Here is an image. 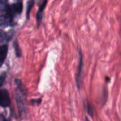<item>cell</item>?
<instances>
[{"label": "cell", "mask_w": 121, "mask_h": 121, "mask_svg": "<svg viewBox=\"0 0 121 121\" xmlns=\"http://www.w3.org/2000/svg\"><path fill=\"white\" fill-rule=\"evenodd\" d=\"M35 4V0H28L27 2V6H26V20H29V16H30V12Z\"/></svg>", "instance_id": "cell-8"}, {"label": "cell", "mask_w": 121, "mask_h": 121, "mask_svg": "<svg viewBox=\"0 0 121 121\" xmlns=\"http://www.w3.org/2000/svg\"><path fill=\"white\" fill-rule=\"evenodd\" d=\"M42 101L41 98H37V99H32L30 101V105H40Z\"/></svg>", "instance_id": "cell-12"}, {"label": "cell", "mask_w": 121, "mask_h": 121, "mask_svg": "<svg viewBox=\"0 0 121 121\" xmlns=\"http://www.w3.org/2000/svg\"><path fill=\"white\" fill-rule=\"evenodd\" d=\"M48 0H40L38 3V11L36 13V24H37V27H39L41 22L42 19L43 17V11L46 6Z\"/></svg>", "instance_id": "cell-5"}, {"label": "cell", "mask_w": 121, "mask_h": 121, "mask_svg": "<svg viewBox=\"0 0 121 121\" xmlns=\"http://www.w3.org/2000/svg\"><path fill=\"white\" fill-rule=\"evenodd\" d=\"M85 121H90L89 120V118H87V117H86V118H85Z\"/></svg>", "instance_id": "cell-14"}, {"label": "cell", "mask_w": 121, "mask_h": 121, "mask_svg": "<svg viewBox=\"0 0 121 121\" xmlns=\"http://www.w3.org/2000/svg\"><path fill=\"white\" fill-rule=\"evenodd\" d=\"M18 1H21V0H18Z\"/></svg>", "instance_id": "cell-15"}, {"label": "cell", "mask_w": 121, "mask_h": 121, "mask_svg": "<svg viewBox=\"0 0 121 121\" xmlns=\"http://www.w3.org/2000/svg\"><path fill=\"white\" fill-rule=\"evenodd\" d=\"M79 65L77 68V72L76 73V83L79 90H80L82 86V71L84 67V59L82 51L79 50Z\"/></svg>", "instance_id": "cell-3"}, {"label": "cell", "mask_w": 121, "mask_h": 121, "mask_svg": "<svg viewBox=\"0 0 121 121\" xmlns=\"http://www.w3.org/2000/svg\"><path fill=\"white\" fill-rule=\"evenodd\" d=\"M6 72H2L1 73V76H0V86H2L5 80H6Z\"/></svg>", "instance_id": "cell-11"}, {"label": "cell", "mask_w": 121, "mask_h": 121, "mask_svg": "<svg viewBox=\"0 0 121 121\" xmlns=\"http://www.w3.org/2000/svg\"><path fill=\"white\" fill-rule=\"evenodd\" d=\"M0 106L1 108H9L11 106V98L9 91L3 88L0 91Z\"/></svg>", "instance_id": "cell-4"}, {"label": "cell", "mask_w": 121, "mask_h": 121, "mask_svg": "<svg viewBox=\"0 0 121 121\" xmlns=\"http://www.w3.org/2000/svg\"><path fill=\"white\" fill-rule=\"evenodd\" d=\"M11 32V31L4 32L3 31H1V43L5 41V44H6V41H9L11 39L13 34Z\"/></svg>", "instance_id": "cell-7"}, {"label": "cell", "mask_w": 121, "mask_h": 121, "mask_svg": "<svg viewBox=\"0 0 121 121\" xmlns=\"http://www.w3.org/2000/svg\"><path fill=\"white\" fill-rule=\"evenodd\" d=\"M86 112L91 117H94V108L93 107V106L91 105V103L89 101H87L86 103Z\"/></svg>", "instance_id": "cell-10"}, {"label": "cell", "mask_w": 121, "mask_h": 121, "mask_svg": "<svg viewBox=\"0 0 121 121\" xmlns=\"http://www.w3.org/2000/svg\"><path fill=\"white\" fill-rule=\"evenodd\" d=\"M8 53V44H2L0 47V63L1 66L3 65L4 63Z\"/></svg>", "instance_id": "cell-6"}, {"label": "cell", "mask_w": 121, "mask_h": 121, "mask_svg": "<svg viewBox=\"0 0 121 121\" xmlns=\"http://www.w3.org/2000/svg\"><path fill=\"white\" fill-rule=\"evenodd\" d=\"M14 83L16 86V89L14 93L15 101L16 103L18 115L21 118L26 116L28 113L27 108V103H26V97L28 96V91L26 88L23 84L22 81L16 78L14 80Z\"/></svg>", "instance_id": "cell-2"}, {"label": "cell", "mask_w": 121, "mask_h": 121, "mask_svg": "<svg viewBox=\"0 0 121 121\" xmlns=\"http://www.w3.org/2000/svg\"><path fill=\"white\" fill-rule=\"evenodd\" d=\"M1 26H13V19L20 15L23 10L21 1H17L11 4H9L8 0H1Z\"/></svg>", "instance_id": "cell-1"}, {"label": "cell", "mask_w": 121, "mask_h": 121, "mask_svg": "<svg viewBox=\"0 0 121 121\" xmlns=\"http://www.w3.org/2000/svg\"><path fill=\"white\" fill-rule=\"evenodd\" d=\"M13 46L14 51H15V53H16V57H18V58H21V56H22V53H21V51L20 46H19L18 43V41H14V42L13 43Z\"/></svg>", "instance_id": "cell-9"}, {"label": "cell", "mask_w": 121, "mask_h": 121, "mask_svg": "<svg viewBox=\"0 0 121 121\" xmlns=\"http://www.w3.org/2000/svg\"><path fill=\"white\" fill-rule=\"evenodd\" d=\"M1 121H11V120H10L9 118H6V117L4 116V114L2 113V114L1 115Z\"/></svg>", "instance_id": "cell-13"}]
</instances>
